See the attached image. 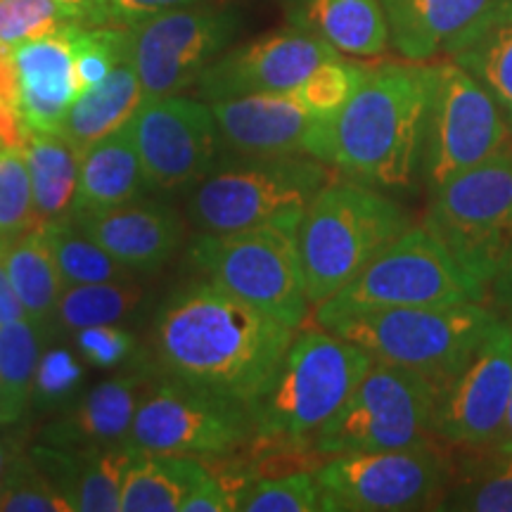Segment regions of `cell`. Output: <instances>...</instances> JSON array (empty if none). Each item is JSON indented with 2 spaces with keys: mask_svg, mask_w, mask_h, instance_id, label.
Wrapping results in <instances>:
<instances>
[{
  "mask_svg": "<svg viewBox=\"0 0 512 512\" xmlns=\"http://www.w3.org/2000/svg\"><path fill=\"white\" fill-rule=\"evenodd\" d=\"M366 74L368 69L361 67V64L335 57V60L323 62L320 67L313 69L292 91L313 117L330 119L347 105L356 88L361 86V81L366 79Z\"/></svg>",
  "mask_w": 512,
  "mask_h": 512,
  "instance_id": "obj_36",
  "label": "cell"
},
{
  "mask_svg": "<svg viewBox=\"0 0 512 512\" xmlns=\"http://www.w3.org/2000/svg\"><path fill=\"white\" fill-rule=\"evenodd\" d=\"M489 448H496V451H501V453H512V392H510L508 411H505L501 432H498L496 441Z\"/></svg>",
  "mask_w": 512,
  "mask_h": 512,
  "instance_id": "obj_48",
  "label": "cell"
},
{
  "mask_svg": "<svg viewBox=\"0 0 512 512\" xmlns=\"http://www.w3.org/2000/svg\"><path fill=\"white\" fill-rule=\"evenodd\" d=\"M31 188H34L38 223L72 219L76 188H79L81 155L60 131H31L24 143Z\"/></svg>",
  "mask_w": 512,
  "mask_h": 512,
  "instance_id": "obj_27",
  "label": "cell"
},
{
  "mask_svg": "<svg viewBox=\"0 0 512 512\" xmlns=\"http://www.w3.org/2000/svg\"><path fill=\"white\" fill-rule=\"evenodd\" d=\"M0 102L19 110V76L12 48L0 46Z\"/></svg>",
  "mask_w": 512,
  "mask_h": 512,
  "instance_id": "obj_46",
  "label": "cell"
},
{
  "mask_svg": "<svg viewBox=\"0 0 512 512\" xmlns=\"http://www.w3.org/2000/svg\"><path fill=\"white\" fill-rule=\"evenodd\" d=\"M373 363L361 347L320 325L302 330L268 392L252 403L254 434L313 446Z\"/></svg>",
  "mask_w": 512,
  "mask_h": 512,
  "instance_id": "obj_5",
  "label": "cell"
},
{
  "mask_svg": "<svg viewBox=\"0 0 512 512\" xmlns=\"http://www.w3.org/2000/svg\"><path fill=\"white\" fill-rule=\"evenodd\" d=\"M494 0H382L392 48L408 62L451 57Z\"/></svg>",
  "mask_w": 512,
  "mask_h": 512,
  "instance_id": "obj_22",
  "label": "cell"
},
{
  "mask_svg": "<svg viewBox=\"0 0 512 512\" xmlns=\"http://www.w3.org/2000/svg\"><path fill=\"white\" fill-rule=\"evenodd\" d=\"M287 15L342 55L377 57L392 43L382 0H292Z\"/></svg>",
  "mask_w": 512,
  "mask_h": 512,
  "instance_id": "obj_24",
  "label": "cell"
},
{
  "mask_svg": "<svg viewBox=\"0 0 512 512\" xmlns=\"http://www.w3.org/2000/svg\"><path fill=\"white\" fill-rule=\"evenodd\" d=\"M342 57L323 38L297 27L273 31L221 53L195 81L204 102L292 91L323 62Z\"/></svg>",
  "mask_w": 512,
  "mask_h": 512,
  "instance_id": "obj_17",
  "label": "cell"
},
{
  "mask_svg": "<svg viewBox=\"0 0 512 512\" xmlns=\"http://www.w3.org/2000/svg\"><path fill=\"white\" fill-rule=\"evenodd\" d=\"M510 392L512 325L501 320L439 396L437 439L456 448H489L503 427Z\"/></svg>",
  "mask_w": 512,
  "mask_h": 512,
  "instance_id": "obj_16",
  "label": "cell"
},
{
  "mask_svg": "<svg viewBox=\"0 0 512 512\" xmlns=\"http://www.w3.org/2000/svg\"><path fill=\"white\" fill-rule=\"evenodd\" d=\"M207 475L202 458L136 451L121 489L119 512H181L183 501Z\"/></svg>",
  "mask_w": 512,
  "mask_h": 512,
  "instance_id": "obj_26",
  "label": "cell"
},
{
  "mask_svg": "<svg viewBox=\"0 0 512 512\" xmlns=\"http://www.w3.org/2000/svg\"><path fill=\"white\" fill-rule=\"evenodd\" d=\"M22 318H29V316L27 311H24L22 302H19L15 287L10 283V275L5 271V264H3V249H0V328Z\"/></svg>",
  "mask_w": 512,
  "mask_h": 512,
  "instance_id": "obj_45",
  "label": "cell"
},
{
  "mask_svg": "<svg viewBox=\"0 0 512 512\" xmlns=\"http://www.w3.org/2000/svg\"><path fill=\"white\" fill-rule=\"evenodd\" d=\"M3 264L27 316L36 323L48 325L55 316L64 283L46 226L38 223L10 240L3 249Z\"/></svg>",
  "mask_w": 512,
  "mask_h": 512,
  "instance_id": "obj_29",
  "label": "cell"
},
{
  "mask_svg": "<svg viewBox=\"0 0 512 512\" xmlns=\"http://www.w3.org/2000/svg\"><path fill=\"white\" fill-rule=\"evenodd\" d=\"M240 12L219 5H188L128 27V50L145 98L181 93L226 53L240 31Z\"/></svg>",
  "mask_w": 512,
  "mask_h": 512,
  "instance_id": "obj_14",
  "label": "cell"
},
{
  "mask_svg": "<svg viewBox=\"0 0 512 512\" xmlns=\"http://www.w3.org/2000/svg\"><path fill=\"white\" fill-rule=\"evenodd\" d=\"M489 299H494V304L501 306V309H510L512 306V245L508 256H505L501 273H498L494 285H491Z\"/></svg>",
  "mask_w": 512,
  "mask_h": 512,
  "instance_id": "obj_47",
  "label": "cell"
},
{
  "mask_svg": "<svg viewBox=\"0 0 512 512\" xmlns=\"http://www.w3.org/2000/svg\"><path fill=\"white\" fill-rule=\"evenodd\" d=\"M83 368L76 356L67 349H55L41 356L31 389V401L41 408L69 401L81 387Z\"/></svg>",
  "mask_w": 512,
  "mask_h": 512,
  "instance_id": "obj_40",
  "label": "cell"
},
{
  "mask_svg": "<svg viewBox=\"0 0 512 512\" xmlns=\"http://www.w3.org/2000/svg\"><path fill=\"white\" fill-rule=\"evenodd\" d=\"M188 256L211 283L294 330L309 316L304 268L290 230L268 226L238 233H197Z\"/></svg>",
  "mask_w": 512,
  "mask_h": 512,
  "instance_id": "obj_10",
  "label": "cell"
},
{
  "mask_svg": "<svg viewBox=\"0 0 512 512\" xmlns=\"http://www.w3.org/2000/svg\"><path fill=\"white\" fill-rule=\"evenodd\" d=\"M479 302L456 261L425 226H411L361 273L316 306V323L351 313Z\"/></svg>",
  "mask_w": 512,
  "mask_h": 512,
  "instance_id": "obj_11",
  "label": "cell"
},
{
  "mask_svg": "<svg viewBox=\"0 0 512 512\" xmlns=\"http://www.w3.org/2000/svg\"><path fill=\"white\" fill-rule=\"evenodd\" d=\"M138 448L126 441L100 448H83L79 479H76L72 505L81 512H117L121 489Z\"/></svg>",
  "mask_w": 512,
  "mask_h": 512,
  "instance_id": "obj_33",
  "label": "cell"
},
{
  "mask_svg": "<svg viewBox=\"0 0 512 512\" xmlns=\"http://www.w3.org/2000/svg\"><path fill=\"white\" fill-rule=\"evenodd\" d=\"M235 510L233 498H230L228 489L216 475L207 470L195 489L190 491L188 498L183 501L181 512H230Z\"/></svg>",
  "mask_w": 512,
  "mask_h": 512,
  "instance_id": "obj_42",
  "label": "cell"
},
{
  "mask_svg": "<svg viewBox=\"0 0 512 512\" xmlns=\"http://www.w3.org/2000/svg\"><path fill=\"white\" fill-rule=\"evenodd\" d=\"M242 512H316L320 510V491L316 470L290 472L254 482L242 496Z\"/></svg>",
  "mask_w": 512,
  "mask_h": 512,
  "instance_id": "obj_37",
  "label": "cell"
},
{
  "mask_svg": "<svg viewBox=\"0 0 512 512\" xmlns=\"http://www.w3.org/2000/svg\"><path fill=\"white\" fill-rule=\"evenodd\" d=\"M0 510L72 512V503L38 470L34 460H15L0 482Z\"/></svg>",
  "mask_w": 512,
  "mask_h": 512,
  "instance_id": "obj_38",
  "label": "cell"
},
{
  "mask_svg": "<svg viewBox=\"0 0 512 512\" xmlns=\"http://www.w3.org/2000/svg\"><path fill=\"white\" fill-rule=\"evenodd\" d=\"M74 22L86 27H112L119 24L110 0H55Z\"/></svg>",
  "mask_w": 512,
  "mask_h": 512,
  "instance_id": "obj_44",
  "label": "cell"
},
{
  "mask_svg": "<svg viewBox=\"0 0 512 512\" xmlns=\"http://www.w3.org/2000/svg\"><path fill=\"white\" fill-rule=\"evenodd\" d=\"M451 60L484 83L512 126V0H494Z\"/></svg>",
  "mask_w": 512,
  "mask_h": 512,
  "instance_id": "obj_28",
  "label": "cell"
},
{
  "mask_svg": "<svg viewBox=\"0 0 512 512\" xmlns=\"http://www.w3.org/2000/svg\"><path fill=\"white\" fill-rule=\"evenodd\" d=\"M411 226L406 209L373 185H323L294 233L311 306L349 285Z\"/></svg>",
  "mask_w": 512,
  "mask_h": 512,
  "instance_id": "obj_3",
  "label": "cell"
},
{
  "mask_svg": "<svg viewBox=\"0 0 512 512\" xmlns=\"http://www.w3.org/2000/svg\"><path fill=\"white\" fill-rule=\"evenodd\" d=\"M76 347L93 368H117L136 349V337L114 325H95L76 332Z\"/></svg>",
  "mask_w": 512,
  "mask_h": 512,
  "instance_id": "obj_41",
  "label": "cell"
},
{
  "mask_svg": "<svg viewBox=\"0 0 512 512\" xmlns=\"http://www.w3.org/2000/svg\"><path fill=\"white\" fill-rule=\"evenodd\" d=\"M72 223L131 273L162 268L183 245L185 226L176 209L157 202H128Z\"/></svg>",
  "mask_w": 512,
  "mask_h": 512,
  "instance_id": "obj_19",
  "label": "cell"
},
{
  "mask_svg": "<svg viewBox=\"0 0 512 512\" xmlns=\"http://www.w3.org/2000/svg\"><path fill=\"white\" fill-rule=\"evenodd\" d=\"M143 100V83L128 50V55L105 79L76 95L62 121L60 133L83 152L86 147L124 128Z\"/></svg>",
  "mask_w": 512,
  "mask_h": 512,
  "instance_id": "obj_25",
  "label": "cell"
},
{
  "mask_svg": "<svg viewBox=\"0 0 512 512\" xmlns=\"http://www.w3.org/2000/svg\"><path fill=\"white\" fill-rule=\"evenodd\" d=\"M209 105L221 140L240 155H306V138L316 117L294 91L254 93Z\"/></svg>",
  "mask_w": 512,
  "mask_h": 512,
  "instance_id": "obj_18",
  "label": "cell"
},
{
  "mask_svg": "<svg viewBox=\"0 0 512 512\" xmlns=\"http://www.w3.org/2000/svg\"><path fill=\"white\" fill-rule=\"evenodd\" d=\"M48 240L53 245L57 268H60L64 287L110 283V280H128V268L119 264L110 252L88 238L72 221L43 223Z\"/></svg>",
  "mask_w": 512,
  "mask_h": 512,
  "instance_id": "obj_34",
  "label": "cell"
},
{
  "mask_svg": "<svg viewBox=\"0 0 512 512\" xmlns=\"http://www.w3.org/2000/svg\"><path fill=\"white\" fill-rule=\"evenodd\" d=\"M328 164L309 155L254 157L216 169L192 192L188 219L200 233L283 228L297 233L302 216L323 185Z\"/></svg>",
  "mask_w": 512,
  "mask_h": 512,
  "instance_id": "obj_6",
  "label": "cell"
},
{
  "mask_svg": "<svg viewBox=\"0 0 512 512\" xmlns=\"http://www.w3.org/2000/svg\"><path fill=\"white\" fill-rule=\"evenodd\" d=\"M74 27L12 48L19 76V114L31 131H60L81 93L74 62Z\"/></svg>",
  "mask_w": 512,
  "mask_h": 512,
  "instance_id": "obj_20",
  "label": "cell"
},
{
  "mask_svg": "<svg viewBox=\"0 0 512 512\" xmlns=\"http://www.w3.org/2000/svg\"><path fill=\"white\" fill-rule=\"evenodd\" d=\"M0 467H3V448H0Z\"/></svg>",
  "mask_w": 512,
  "mask_h": 512,
  "instance_id": "obj_50",
  "label": "cell"
},
{
  "mask_svg": "<svg viewBox=\"0 0 512 512\" xmlns=\"http://www.w3.org/2000/svg\"><path fill=\"white\" fill-rule=\"evenodd\" d=\"M147 373L117 375L83 394L69 411L50 422L43 444L57 448H100L126 441L140 401L150 392Z\"/></svg>",
  "mask_w": 512,
  "mask_h": 512,
  "instance_id": "obj_21",
  "label": "cell"
},
{
  "mask_svg": "<svg viewBox=\"0 0 512 512\" xmlns=\"http://www.w3.org/2000/svg\"><path fill=\"white\" fill-rule=\"evenodd\" d=\"M0 425H5V418H3V396H0Z\"/></svg>",
  "mask_w": 512,
  "mask_h": 512,
  "instance_id": "obj_49",
  "label": "cell"
},
{
  "mask_svg": "<svg viewBox=\"0 0 512 512\" xmlns=\"http://www.w3.org/2000/svg\"><path fill=\"white\" fill-rule=\"evenodd\" d=\"M441 510L512 512V453L463 448Z\"/></svg>",
  "mask_w": 512,
  "mask_h": 512,
  "instance_id": "obj_30",
  "label": "cell"
},
{
  "mask_svg": "<svg viewBox=\"0 0 512 512\" xmlns=\"http://www.w3.org/2000/svg\"><path fill=\"white\" fill-rule=\"evenodd\" d=\"M34 226L36 202L24 147H0V242L8 245Z\"/></svg>",
  "mask_w": 512,
  "mask_h": 512,
  "instance_id": "obj_35",
  "label": "cell"
},
{
  "mask_svg": "<svg viewBox=\"0 0 512 512\" xmlns=\"http://www.w3.org/2000/svg\"><path fill=\"white\" fill-rule=\"evenodd\" d=\"M501 320L486 302H465L351 313L320 328L349 339L375 361L425 375L444 394Z\"/></svg>",
  "mask_w": 512,
  "mask_h": 512,
  "instance_id": "obj_4",
  "label": "cell"
},
{
  "mask_svg": "<svg viewBox=\"0 0 512 512\" xmlns=\"http://www.w3.org/2000/svg\"><path fill=\"white\" fill-rule=\"evenodd\" d=\"M254 437L252 406L164 375L140 401L126 444L140 451L216 458Z\"/></svg>",
  "mask_w": 512,
  "mask_h": 512,
  "instance_id": "obj_13",
  "label": "cell"
},
{
  "mask_svg": "<svg viewBox=\"0 0 512 512\" xmlns=\"http://www.w3.org/2000/svg\"><path fill=\"white\" fill-rule=\"evenodd\" d=\"M114 17L124 27H133V24L143 22L147 17L162 15V12L188 8V5H197L202 0H110Z\"/></svg>",
  "mask_w": 512,
  "mask_h": 512,
  "instance_id": "obj_43",
  "label": "cell"
},
{
  "mask_svg": "<svg viewBox=\"0 0 512 512\" xmlns=\"http://www.w3.org/2000/svg\"><path fill=\"white\" fill-rule=\"evenodd\" d=\"M320 510H441L453 482V458L437 441L389 451L344 453L316 470Z\"/></svg>",
  "mask_w": 512,
  "mask_h": 512,
  "instance_id": "obj_9",
  "label": "cell"
},
{
  "mask_svg": "<svg viewBox=\"0 0 512 512\" xmlns=\"http://www.w3.org/2000/svg\"><path fill=\"white\" fill-rule=\"evenodd\" d=\"M43 328L31 318L0 328V396L5 425L17 422L31 403L38 361L43 356Z\"/></svg>",
  "mask_w": 512,
  "mask_h": 512,
  "instance_id": "obj_31",
  "label": "cell"
},
{
  "mask_svg": "<svg viewBox=\"0 0 512 512\" xmlns=\"http://www.w3.org/2000/svg\"><path fill=\"white\" fill-rule=\"evenodd\" d=\"M422 226L486 302L512 245V143L432 192Z\"/></svg>",
  "mask_w": 512,
  "mask_h": 512,
  "instance_id": "obj_7",
  "label": "cell"
},
{
  "mask_svg": "<svg viewBox=\"0 0 512 512\" xmlns=\"http://www.w3.org/2000/svg\"><path fill=\"white\" fill-rule=\"evenodd\" d=\"M510 136V121L484 83L453 60L432 64L420 152L430 195L501 152Z\"/></svg>",
  "mask_w": 512,
  "mask_h": 512,
  "instance_id": "obj_12",
  "label": "cell"
},
{
  "mask_svg": "<svg viewBox=\"0 0 512 512\" xmlns=\"http://www.w3.org/2000/svg\"><path fill=\"white\" fill-rule=\"evenodd\" d=\"M297 330L211 280L166 302L155 323L164 375L252 406L268 392Z\"/></svg>",
  "mask_w": 512,
  "mask_h": 512,
  "instance_id": "obj_1",
  "label": "cell"
},
{
  "mask_svg": "<svg viewBox=\"0 0 512 512\" xmlns=\"http://www.w3.org/2000/svg\"><path fill=\"white\" fill-rule=\"evenodd\" d=\"M150 190H181L216 166L221 133L209 102L185 95L145 98L126 124Z\"/></svg>",
  "mask_w": 512,
  "mask_h": 512,
  "instance_id": "obj_15",
  "label": "cell"
},
{
  "mask_svg": "<svg viewBox=\"0 0 512 512\" xmlns=\"http://www.w3.org/2000/svg\"><path fill=\"white\" fill-rule=\"evenodd\" d=\"M432 64H382L368 69L347 105L316 119L306 155L351 181L373 188H406L420 164Z\"/></svg>",
  "mask_w": 512,
  "mask_h": 512,
  "instance_id": "obj_2",
  "label": "cell"
},
{
  "mask_svg": "<svg viewBox=\"0 0 512 512\" xmlns=\"http://www.w3.org/2000/svg\"><path fill=\"white\" fill-rule=\"evenodd\" d=\"M143 290L128 280L69 285L62 290L55 318L64 330L79 332L95 325H114L140 304Z\"/></svg>",
  "mask_w": 512,
  "mask_h": 512,
  "instance_id": "obj_32",
  "label": "cell"
},
{
  "mask_svg": "<svg viewBox=\"0 0 512 512\" xmlns=\"http://www.w3.org/2000/svg\"><path fill=\"white\" fill-rule=\"evenodd\" d=\"M439 389L425 375L375 361L354 394L325 422L313 446L323 458L439 441Z\"/></svg>",
  "mask_w": 512,
  "mask_h": 512,
  "instance_id": "obj_8",
  "label": "cell"
},
{
  "mask_svg": "<svg viewBox=\"0 0 512 512\" xmlns=\"http://www.w3.org/2000/svg\"><path fill=\"white\" fill-rule=\"evenodd\" d=\"M145 190H150V185L131 133L124 126L83 150L72 219L136 202Z\"/></svg>",
  "mask_w": 512,
  "mask_h": 512,
  "instance_id": "obj_23",
  "label": "cell"
},
{
  "mask_svg": "<svg viewBox=\"0 0 512 512\" xmlns=\"http://www.w3.org/2000/svg\"><path fill=\"white\" fill-rule=\"evenodd\" d=\"M74 22L55 0H0V46L15 48Z\"/></svg>",
  "mask_w": 512,
  "mask_h": 512,
  "instance_id": "obj_39",
  "label": "cell"
}]
</instances>
